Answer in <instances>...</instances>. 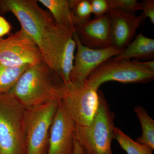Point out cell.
Masks as SVG:
<instances>
[{
    "label": "cell",
    "instance_id": "obj_1",
    "mask_svg": "<svg viewBox=\"0 0 154 154\" xmlns=\"http://www.w3.org/2000/svg\"><path fill=\"white\" fill-rule=\"evenodd\" d=\"M35 0L0 1L3 12H10L38 46L43 61L60 77L61 66L74 53L75 31L59 28L49 14Z\"/></svg>",
    "mask_w": 154,
    "mask_h": 154
},
{
    "label": "cell",
    "instance_id": "obj_2",
    "mask_svg": "<svg viewBox=\"0 0 154 154\" xmlns=\"http://www.w3.org/2000/svg\"><path fill=\"white\" fill-rule=\"evenodd\" d=\"M54 72L43 61L30 66L9 93L26 108L51 101H61L64 84L52 80L51 75Z\"/></svg>",
    "mask_w": 154,
    "mask_h": 154
},
{
    "label": "cell",
    "instance_id": "obj_3",
    "mask_svg": "<svg viewBox=\"0 0 154 154\" xmlns=\"http://www.w3.org/2000/svg\"><path fill=\"white\" fill-rule=\"evenodd\" d=\"M98 110L89 126L76 125L74 138L85 154H114L111 144L115 139V113L102 91L99 90Z\"/></svg>",
    "mask_w": 154,
    "mask_h": 154
},
{
    "label": "cell",
    "instance_id": "obj_4",
    "mask_svg": "<svg viewBox=\"0 0 154 154\" xmlns=\"http://www.w3.org/2000/svg\"><path fill=\"white\" fill-rule=\"evenodd\" d=\"M25 108L9 93L0 94V154H26Z\"/></svg>",
    "mask_w": 154,
    "mask_h": 154
},
{
    "label": "cell",
    "instance_id": "obj_5",
    "mask_svg": "<svg viewBox=\"0 0 154 154\" xmlns=\"http://www.w3.org/2000/svg\"><path fill=\"white\" fill-rule=\"evenodd\" d=\"M154 79V70L144 65L142 61L114 57L102 63L92 72L87 81L96 89L110 81L123 83H145Z\"/></svg>",
    "mask_w": 154,
    "mask_h": 154
},
{
    "label": "cell",
    "instance_id": "obj_6",
    "mask_svg": "<svg viewBox=\"0 0 154 154\" xmlns=\"http://www.w3.org/2000/svg\"><path fill=\"white\" fill-rule=\"evenodd\" d=\"M61 101H51L25 108L23 127L26 154H45L48 131Z\"/></svg>",
    "mask_w": 154,
    "mask_h": 154
},
{
    "label": "cell",
    "instance_id": "obj_7",
    "mask_svg": "<svg viewBox=\"0 0 154 154\" xmlns=\"http://www.w3.org/2000/svg\"><path fill=\"white\" fill-rule=\"evenodd\" d=\"M66 109L76 125L89 126L99 105V89L87 81L64 85L62 99Z\"/></svg>",
    "mask_w": 154,
    "mask_h": 154
},
{
    "label": "cell",
    "instance_id": "obj_8",
    "mask_svg": "<svg viewBox=\"0 0 154 154\" xmlns=\"http://www.w3.org/2000/svg\"><path fill=\"white\" fill-rule=\"evenodd\" d=\"M42 61L38 46L22 28L8 38H0V64L18 67L33 65Z\"/></svg>",
    "mask_w": 154,
    "mask_h": 154
},
{
    "label": "cell",
    "instance_id": "obj_9",
    "mask_svg": "<svg viewBox=\"0 0 154 154\" xmlns=\"http://www.w3.org/2000/svg\"><path fill=\"white\" fill-rule=\"evenodd\" d=\"M73 37L75 42L77 52L69 76L71 83L85 82L91 73L102 63L118 55L123 50L118 49L112 46L102 49H92L81 43L76 32Z\"/></svg>",
    "mask_w": 154,
    "mask_h": 154
},
{
    "label": "cell",
    "instance_id": "obj_10",
    "mask_svg": "<svg viewBox=\"0 0 154 154\" xmlns=\"http://www.w3.org/2000/svg\"><path fill=\"white\" fill-rule=\"evenodd\" d=\"M75 125L61 100L51 126L47 154H73Z\"/></svg>",
    "mask_w": 154,
    "mask_h": 154
},
{
    "label": "cell",
    "instance_id": "obj_11",
    "mask_svg": "<svg viewBox=\"0 0 154 154\" xmlns=\"http://www.w3.org/2000/svg\"><path fill=\"white\" fill-rule=\"evenodd\" d=\"M108 14L112 46L118 49H124L134 38L138 28L146 18L142 14L137 16L119 9H111Z\"/></svg>",
    "mask_w": 154,
    "mask_h": 154
},
{
    "label": "cell",
    "instance_id": "obj_12",
    "mask_svg": "<svg viewBox=\"0 0 154 154\" xmlns=\"http://www.w3.org/2000/svg\"><path fill=\"white\" fill-rule=\"evenodd\" d=\"M75 32L81 43L89 48L102 49L112 46L108 14L79 25Z\"/></svg>",
    "mask_w": 154,
    "mask_h": 154
},
{
    "label": "cell",
    "instance_id": "obj_13",
    "mask_svg": "<svg viewBox=\"0 0 154 154\" xmlns=\"http://www.w3.org/2000/svg\"><path fill=\"white\" fill-rule=\"evenodd\" d=\"M116 59L152 60L154 57V39L149 38L140 33L136 36L126 48L118 55Z\"/></svg>",
    "mask_w": 154,
    "mask_h": 154
},
{
    "label": "cell",
    "instance_id": "obj_14",
    "mask_svg": "<svg viewBox=\"0 0 154 154\" xmlns=\"http://www.w3.org/2000/svg\"><path fill=\"white\" fill-rule=\"evenodd\" d=\"M38 2L49 10L58 27L75 32L76 25L70 0H39Z\"/></svg>",
    "mask_w": 154,
    "mask_h": 154
},
{
    "label": "cell",
    "instance_id": "obj_15",
    "mask_svg": "<svg viewBox=\"0 0 154 154\" xmlns=\"http://www.w3.org/2000/svg\"><path fill=\"white\" fill-rule=\"evenodd\" d=\"M136 115L139 119L142 128V134L136 141L154 149V121L142 106L134 108Z\"/></svg>",
    "mask_w": 154,
    "mask_h": 154
},
{
    "label": "cell",
    "instance_id": "obj_16",
    "mask_svg": "<svg viewBox=\"0 0 154 154\" xmlns=\"http://www.w3.org/2000/svg\"><path fill=\"white\" fill-rule=\"evenodd\" d=\"M30 66L10 67L0 64V94L9 93Z\"/></svg>",
    "mask_w": 154,
    "mask_h": 154
},
{
    "label": "cell",
    "instance_id": "obj_17",
    "mask_svg": "<svg viewBox=\"0 0 154 154\" xmlns=\"http://www.w3.org/2000/svg\"><path fill=\"white\" fill-rule=\"evenodd\" d=\"M115 139L127 154H152L154 150L151 148L137 142L116 127Z\"/></svg>",
    "mask_w": 154,
    "mask_h": 154
},
{
    "label": "cell",
    "instance_id": "obj_18",
    "mask_svg": "<svg viewBox=\"0 0 154 154\" xmlns=\"http://www.w3.org/2000/svg\"><path fill=\"white\" fill-rule=\"evenodd\" d=\"M76 27L91 20L92 13L89 0H70Z\"/></svg>",
    "mask_w": 154,
    "mask_h": 154
},
{
    "label": "cell",
    "instance_id": "obj_19",
    "mask_svg": "<svg viewBox=\"0 0 154 154\" xmlns=\"http://www.w3.org/2000/svg\"><path fill=\"white\" fill-rule=\"evenodd\" d=\"M111 9H119L128 14L142 10V4L137 0H108Z\"/></svg>",
    "mask_w": 154,
    "mask_h": 154
},
{
    "label": "cell",
    "instance_id": "obj_20",
    "mask_svg": "<svg viewBox=\"0 0 154 154\" xmlns=\"http://www.w3.org/2000/svg\"><path fill=\"white\" fill-rule=\"evenodd\" d=\"M92 13L96 18L108 14L110 8L108 0H91Z\"/></svg>",
    "mask_w": 154,
    "mask_h": 154
},
{
    "label": "cell",
    "instance_id": "obj_21",
    "mask_svg": "<svg viewBox=\"0 0 154 154\" xmlns=\"http://www.w3.org/2000/svg\"><path fill=\"white\" fill-rule=\"evenodd\" d=\"M142 4V14L145 18H148L152 24H154V0H144L141 2Z\"/></svg>",
    "mask_w": 154,
    "mask_h": 154
},
{
    "label": "cell",
    "instance_id": "obj_22",
    "mask_svg": "<svg viewBox=\"0 0 154 154\" xmlns=\"http://www.w3.org/2000/svg\"><path fill=\"white\" fill-rule=\"evenodd\" d=\"M11 29L10 23L4 17L0 16V38L8 34Z\"/></svg>",
    "mask_w": 154,
    "mask_h": 154
},
{
    "label": "cell",
    "instance_id": "obj_23",
    "mask_svg": "<svg viewBox=\"0 0 154 154\" xmlns=\"http://www.w3.org/2000/svg\"><path fill=\"white\" fill-rule=\"evenodd\" d=\"M73 154H85L84 150L79 143L74 138V149Z\"/></svg>",
    "mask_w": 154,
    "mask_h": 154
}]
</instances>
